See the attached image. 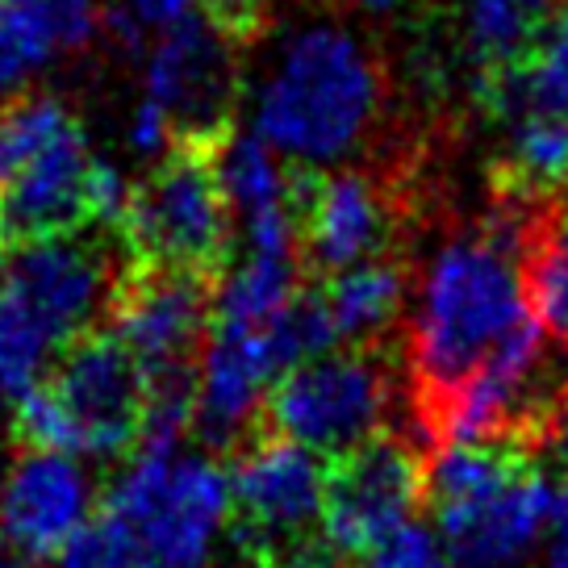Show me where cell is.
<instances>
[{"mask_svg": "<svg viewBox=\"0 0 568 568\" xmlns=\"http://www.w3.org/2000/svg\"><path fill=\"white\" fill-rule=\"evenodd\" d=\"M134 201V180L125 176L113 160H97L92 155L89 176H84V205H89V222L109 226V231H122L125 213Z\"/></svg>", "mask_w": 568, "mask_h": 568, "instance_id": "obj_30", "label": "cell"}, {"mask_svg": "<svg viewBox=\"0 0 568 568\" xmlns=\"http://www.w3.org/2000/svg\"><path fill=\"white\" fill-rule=\"evenodd\" d=\"M355 568H452L447 548L439 531H430L423 523H406L397 535H389L381 548L359 556Z\"/></svg>", "mask_w": 568, "mask_h": 568, "instance_id": "obj_29", "label": "cell"}, {"mask_svg": "<svg viewBox=\"0 0 568 568\" xmlns=\"http://www.w3.org/2000/svg\"><path fill=\"white\" fill-rule=\"evenodd\" d=\"M54 352V338L0 297V402H18L30 385H38Z\"/></svg>", "mask_w": 568, "mask_h": 568, "instance_id": "obj_26", "label": "cell"}, {"mask_svg": "<svg viewBox=\"0 0 568 568\" xmlns=\"http://www.w3.org/2000/svg\"><path fill=\"white\" fill-rule=\"evenodd\" d=\"M535 447H548L556 464L565 468L568 477V385L556 389L544 406V418H539V435H535Z\"/></svg>", "mask_w": 568, "mask_h": 568, "instance_id": "obj_34", "label": "cell"}, {"mask_svg": "<svg viewBox=\"0 0 568 568\" xmlns=\"http://www.w3.org/2000/svg\"><path fill=\"white\" fill-rule=\"evenodd\" d=\"M205 151H210V168L217 189L226 196L231 213L251 217V213L293 201V184L297 176H288L284 155L260 130H231V122L222 130L205 134Z\"/></svg>", "mask_w": 568, "mask_h": 568, "instance_id": "obj_19", "label": "cell"}, {"mask_svg": "<svg viewBox=\"0 0 568 568\" xmlns=\"http://www.w3.org/2000/svg\"><path fill=\"white\" fill-rule=\"evenodd\" d=\"M231 535L260 568H335L322 539L326 456L281 430H255L231 464Z\"/></svg>", "mask_w": 568, "mask_h": 568, "instance_id": "obj_3", "label": "cell"}, {"mask_svg": "<svg viewBox=\"0 0 568 568\" xmlns=\"http://www.w3.org/2000/svg\"><path fill=\"white\" fill-rule=\"evenodd\" d=\"M355 9L364 13V18H373V21H389V18H397L402 9H406L409 0H352Z\"/></svg>", "mask_w": 568, "mask_h": 568, "instance_id": "obj_37", "label": "cell"}, {"mask_svg": "<svg viewBox=\"0 0 568 568\" xmlns=\"http://www.w3.org/2000/svg\"><path fill=\"white\" fill-rule=\"evenodd\" d=\"M89 139L80 122L71 118L51 142H42L30 160L18 168V176L0 189V239L9 247L71 234L89 226L84 205V176H89Z\"/></svg>", "mask_w": 568, "mask_h": 568, "instance_id": "obj_15", "label": "cell"}, {"mask_svg": "<svg viewBox=\"0 0 568 568\" xmlns=\"http://www.w3.org/2000/svg\"><path fill=\"white\" fill-rule=\"evenodd\" d=\"M381 68L343 26L310 21L288 30L255 89L251 130L288 163L331 168L368 139L381 113Z\"/></svg>", "mask_w": 568, "mask_h": 568, "instance_id": "obj_1", "label": "cell"}, {"mask_svg": "<svg viewBox=\"0 0 568 568\" xmlns=\"http://www.w3.org/2000/svg\"><path fill=\"white\" fill-rule=\"evenodd\" d=\"M0 485H4V473H0Z\"/></svg>", "mask_w": 568, "mask_h": 568, "instance_id": "obj_40", "label": "cell"}, {"mask_svg": "<svg viewBox=\"0 0 568 568\" xmlns=\"http://www.w3.org/2000/svg\"><path fill=\"white\" fill-rule=\"evenodd\" d=\"M146 560L142 531L125 518L97 510V515L71 535L63 548L54 551L47 565L51 568H134Z\"/></svg>", "mask_w": 568, "mask_h": 568, "instance_id": "obj_25", "label": "cell"}, {"mask_svg": "<svg viewBox=\"0 0 568 568\" xmlns=\"http://www.w3.org/2000/svg\"><path fill=\"white\" fill-rule=\"evenodd\" d=\"M302 267H305L302 255L243 247V260L226 272V281L217 284L213 326L264 331L267 322L302 293Z\"/></svg>", "mask_w": 568, "mask_h": 568, "instance_id": "obj_20", "label": "cell"}, {"mask_svg": "<svg viewBox=\"0 0 568 568\" xmlns=\"http://www.w3.org/2000/svg\"><path fill=\"white\" fill-rule=\"evenodd\" d=\"M544 568H568V477L556 480V501H551L548 523V560Z\"/></svg>", "mask_w": 568, "mask_h": 568, "instance_id": "obj_35", "label": "cell"}, {"mask_svg": "<svg viewBox=\"0 0 568 568\" xmlns=\"http://www.w3.org/2000/svg\"><path fill=\"white\" fill-rule=\"evenodd\" d=\"M293 205L302 222V255L305 264L335 276L343 267L381 255L389 213L376 184L359 172H326L305 168L293 184Z\"/></svg>", "mask_w": 568, "mask_h": 568, "instance_id": "obj_14", "label": "cell"}, {"mask_svg": "<svg viewBox=\"0 0 568 568\" xmlns=\"http://www.w3.org/2000/svg\"><path fill=\"white\" fill-rule=\"evenodd\" d=\"M113 284L118 272L109 255L75 231L21 243L9 251V264L0 267V297L42 326L54 338V347L97 326L101 310H109Z\"/></svg>", "mask_w": 568, "mask_h": 568, "instance_id": "obj_8", "label": "cell"}, {"mask_svg": "<svg viewBox=\"0 0 568 568\" xmlns=\"http://www.w3.org/2000/svg\"><path fill=\"white\" fill-rule=\"evenodd\" d=\"M523 4L531 9L535 18H544V13H551V9H556V0H523Z\"/></svg>", "mask_w": 568, "mask_h": 568, "instance_id": "obj_39", "label": "cell"}, {"mask_svg": "<svg viewBox=\"0 0 568 568\" xmlns=\"http://www.w3.org/2000/svg\"><path fill=\"white\" fill-rule=\"evenodd\" d=\"M322 293L331 305L338 343L373 347L376 338H385V331L406 305V267L389 255H368V260L326 276Z\"/></svg>", "mask_w": 568, "mask_h": 568, "instance_id": "obj_18", "label": "cell"}, {"mask_svg": "<svg viewBox=\"0 0 568 568\" xmlns=\"http://www.w3.org/2000/svg\"><path fill=\"white\" fill-rule=\"evenodd\" d=\"M527 314L523 251L506 247L485 226L435 251L409 331V373L423 423Z\"/></svg>", "mask_w": 568, "mask_h": 568, "instance_id": "obj_2", "label": "cell"}, {"mask_svg": "<svg viewBox=\"0 0 568 568\" xmlns=\"http://www.w3.org/2000/svg\"><path fill=\"white\" fill-rule=\"evenodd\" d=\"M464 47L480 71L518 63L535 38V13L523 0H464Z\"/></svg>", "mask_w": 568, "mask_h": 568, "instance_id": "obj_22", "label": "cell"}, {"mask_svg": "<svg viewBox=\"0 0 568 568\" xmlns=\"http://www.w3.org/2000/svg\"><path fill=\"white\" fill-rule=\"evenodd\" d=\"M213 297V272L130 260L109 297V331L134 352L142 373L193 368L210 338Z\"/></svg>", "mask_w": 568, "mask_h": 568, "instance_id": "obj_7", "label": "cell"}, {"mask_svg": "<svg viewBox=\"0 0 568 568\" xmlns=\"http://www.w3.org/2000/svg\"><path fill=\"white\" fill-rule=\"evenodd\" d=\"M523 284L539 326L548 331V338L568 347V247L535 234V243L523 255Z\"/></svg>", "mask_w": 568, "mask_h": 568, "instance_id": "obj_27", "label": "cell"}, {"mask_svg": "<svg viewBox=\"0 0 568 568\" xmlns=\"http://www.w3.org/2000/svg\"><path fill=\"white\" fill-rule=\"evenodd\" d=\"M51 385L80 423L84 456L122 460L134 452L146 409V376L109 326H89L59 347Z\"/></svg>", "mask_w": 568, "mask_h": 568, "instance_id": "obj_9", "label": "cell"}, {"mask_svg": "<svg viewBox=\"0 0 568 568\" xmlns=\"http://www.w3.org/2000/svg\"><path fill=\"white\" fill-rule=\"evenodd\" d=\"M389 373L368 352H322L272 381L264 423L318 456H338L385 426Z\"/></svg>", "mask_w": 568, "mask_h": 568, "instance_id": "obj_5", "label": "cell"}, {"mask_svg": "<svg viewBox=\"0 0 568 568\" xmlns=\"http://www.w3.org/2000/svg\"><path fill=\"white\" fill-rule=\"evenodd\" d=\"M92 501L97 485L84 473L80 456L21 447L0 485V544L34 565H47L92 518Z\"/></svg>", "mask_w": 568, "mask_h": 568, "instance_id": "obj_11", "label": "cell"}, {"mask_svg": "<svg viewBox=\"0 0 568 568\" xmlns=\"http://www.w3.org/2000/svg\"><path fill=\"white\" fill-rule=\"evenodd\" d=\"M193 4H201V0H122L125 13H134L146 30L172 26V21H180L184 13H193Z\"/></svg>", "mask_w": 568, "mask_h": 568, "instance_id": "obj_36", "label": "cell"}, {"mask_svg": "<svg viewBox=\"0 0 568 568\" xmlns=\"http://www.w3.org/2000/svg\"><path fill=\"white\" fill-rule=\"evenodd\" d=\"M276 368L267 359L264 331L210 326L196 359L193 435L213 456H234L255 430H264L267 389Z\"/></svg>", "mask_w": 568, "mask_h": 568, "instance_id": "obj_13", "label": "cell"}, {"mask_svg": "<svg viewBox=\"0 0 568 568\" xmlns=\"http://www.w3.org/2000/svg\"><path fill=\"white\" fill-rule=\"evenodd\" d=\"M13 439H18V447H47V452L84 456L80 423L68 409V402L54 393L51 381H38L13 402Z\"/></svg>", "mask_w": 568, "mask_h": 568, "instance_id": "obj_28", "label": "cell"}, {"mask_svg": "<svg viewBox=\"0 0 568 568\" xmlns=\"http://www.w3.org/2000/svg\"><path fill=\"white\" fill-rule=\"evenodd\" d=\"M21 4H30V9H38L42 18L51 21L63 51H84L105 26L101 0H21Z\"/></svg>", "mask_w": 568, "mask_h": 568, "instance_id": "obj_31", "label": "cell"}, {"mask_svg": "<svg viewBox=\"0 0 568 568\" xmlns=\"http://www.w3.org/2000/svg\"><path fill=\"white\" fill-rule=\"evenodd\" d=\"M205 18L231 38H251L264 21V0H201Z\"/></svg>", "mask_w": 568, "mask_h": 568, "instance_id": "obj_33", "label": "cell"}, {"mask_svg": "<svg viewBox=\"0 0 568 568\" xmlns=\"http://www.w3.org/2000/svg\"><path fill=\"white\" fill-rule=\"evenodd\" d=\"M71 122V109L54 97L21 92L0 105V189L18 176V168L34 155L42 142H51Z\"/></svg>", "mask_w": 568, "mask_h": 568, "instance_id": "obj_24", "label": "cell"}, {"mask_svg": "<svg viewBox=\"0 0 568 568\" xmlns=\"http://www.w3.org/2000/svg\"><path fill=\"white\" fill-rule=\"evenodd\" d=\"M426 501V460L389 430L326 460L322 539L338 560H359L414 523Z\"/></svg>", "mask_w": 568, "mask_h": 568, "instance_id": "obj_6", "label": "cell"}, {"mask_svg": "<svg viewBox=\"0 0 568 568\" xmlns=\"http://www.w3.org/2000/svg\"><path fill=\"white\" fill-rule=\"evenodd\" d=\"M63 51L51 21L21 0H0V105L30 92Z\"/></svg>", "mask_w": 568, "mask_h": 568, "instance_id": "obj_21", "label": "cell"}, {"mask_svg": "<svg viewBox=\"0 0 568 568\" xmlns=\"http://www.w3.org/2000/svg\"><path fill=\"white\" fill-rule=\"evenodd\" d=\"M551 501L556 480L527 460L497 494L473 506L439 510L435 531L444 539L452 568H523L548 539Z\"/></svg>", "mask_w": 568, "mask_h": 568, "instance_id": "obj_12", "label": "cell"}, {"mask_svg": "<svg viewBox=\"0 0 568 568\" xmlns=\"http://www.w3.org/2000/svg\"><path fill=\"white\" fill-rule=\"evenodd\" d=\"M231 468H222L213 452L176 456L168 489L142 523L146 556L201 565L210 556L213 539L222 535V527H231Z\"/></svg>", "mask_w": 568, "mask_h": 568, "instance_id": "obj_16", "label": "cell"}, {"mask_svg": "<svg viewBox=\"0 0 568 568\" xmlns=\"http://www.w3.org/2000/svg\"><path fill=\"white\" fill-rule=\"evenodd\" d=\"M134 568H201V565H180V560H160V556H146Z\"/></svg>", "mask_w": 568, "mask_h": 568, "instance_id": "obj_38", "label": "cell"}, {"mask_svg": "<svg viewBox=\"0 0 568 568\" xmlns=\"http://www.w3.org/2000/svg\"><path fill=\"white\" fill-rule=\"evenodd\" d=\"M125 139H130V151H139L142 160H163L168 151H176L184 134H180L172 109L142 92V101L125 122Z\"/></svg>", "mask_w": 568, "mask_h": 568, "instance_id": "obj_32", "label": "cell"}, {"mask_svg": "<svg viewBox=\"0 0 568 568\" xmlns=\"http://www.w3.org/2000/svg\"><path fill=\"white\" fill-rule=\"evenodd\" d=\"M234 38L205 13L163 26L142 54V92L172 109L184 139H205L226 125L234 101Z\"/></svg>", "mask_w": 568, "mask_h": 568, "instance_id": "obj_10", "label": "cell"}, {"mask_svg": "<svg viewBox=\"0 0 568 568\" xmlns=\"http://www.w3.org/2000/svg\"><path fill=\"white\" fill-rule=\"evenodd\" d=\"M523 109H568V9L535 30L527 54L515 63Z\"/></svg>", "mask_w": 568, "mask_h": 568, "instance_id": "obj_23", "label": "cell"}, {"mask_svg": "<svg viewBox=\"0 0 568 568\" xmlns=\"http://www.w3.org/2000/svg\"><path fill=\"white\" fill-rule=\"evenodd\" d=\"M497 189L531 205H551L568 193V109H523L510 118Z\"/></svg>", "mask_w": 568, "mask_h": 568, "instance_id": "obj_17", "label": "cell"}, {"mask_svg": "<svg viewBox=\"0 0 568 568\" xmlns=\"http://www.w3.org/2000/svg\"><path fill=\"white\" fill-rule=\"evenodd\" d=\"M130 260L222 272L231 264V205L217 189L201 139H180L151 176L134 184L122 222Z\"/></svg>", "mask_w": 568, "mask_h": 568, "instance_id": "obj_4", "label": "cell"}]
</instances>
